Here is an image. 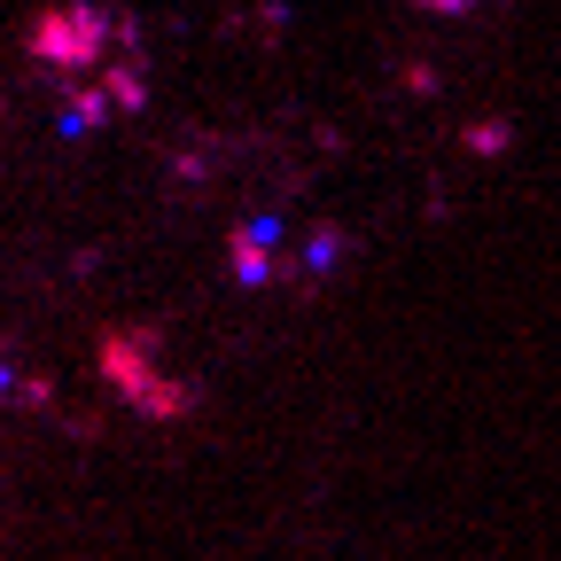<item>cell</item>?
<instances>
[{"instance_id": "obj_2", "label": "cell", "mask_w": 561, "mask_h": 561, "mask_svg": "<svg viewBox=\"0 0 561 561\" xmlns=\"http://www.w3.org/2000/svg\"><path fill=\"white\" fill-rule=\"evenodd\" d=\"M273 242H280V219H250V227L234 234V273H242V280H265V273H273Z\"/></svg>"}, {"instance_id": "obj_3", "label": "cell", "mask_w": 561, "mask_h": 561, "mask_svg": "<svg viewBox=\"0 0 561 561\" xmlns=\"http://www.w3.org/2000/svg\"><path fill=\"white\" fill-rule=\"evenodd\" d=\"M335 250H343V234H335V227H320V234H312V250H305V265H328Z\"/></svg>"}, {"instance_id": "obj_1", "label": "cell", "mask_w": 561, "mask_h": 561, "mask_svg": "<svg viewBox=\"0 0 561 561\" xmlns=\"http://www.w3.org/2000/svg\"><path fill=\"white\" fill-rule=\"evenodd\" d=\"M102 39H117V24H102L94 9H47L32 24V55L55 62L62 79H79V70H102Z\"/></svg>"}]
</instances>
